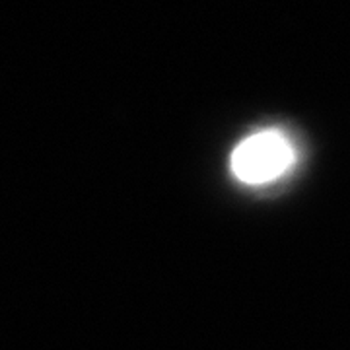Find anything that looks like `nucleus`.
<instances>
[{
    "mask_svg": "<svg viewBox=\"0 0 350 350\" xmlns=\"http://www.w3.org/2000/svg\"><path fill=\"white\" fill-rule=\"evenodd\" d=\"M296 163L292 140L278 129H265L243 138L232 152V175L243 185H267Z\"/></svg>",
    "mask_w": 350,
    "mask_h": 350,
    "instance_id": "nucleus-1",
    "label": "nucleus"
}]
</instances>
